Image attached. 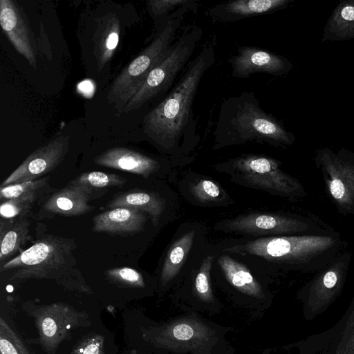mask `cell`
Masks as SVG:
<instances>
[{
  "mask_svg": "<svg viewBox=\"0 0 354 354\" xmlns=\"http://www.w3.org/2000/svg\"><path fill=\"white\" fill-rule=\"evenodd\" d=\"M215 42H207L191 59L165 98L142 118L146 138L168 158L186 164L200 141L193 105L204 75L214 64Z\"/></svg>",
  "mask_w": 354,
  "mask_h": 354,
  "instance_id": "obj_1",
  "label": "cell"
},
{
  "mask_svg": "<svg viewBox=\"0 0 354 354\" xmlns=\"http://www.w3.org/2000/svg\"><path fill=\"white\" fill-rule=\"evenodd\" d=\"M344 241L336 230L230 239L216 245L221 251L241 258L250 266L273 271L317 272L343 252Z\"/></svg>",
  "mask_w": 354,
  "mask_h": 354,
  "instance_id": "obj_2",
  "label": "cell"
},
{
  "mask_svg": "<svg viewBox=\"0 0 354 354\" xmlns=\"http://www.w3.org/2000/svg\"><path fill=\"white\" fill-rule=\"evenodd\" d=\"M213 136L214 150L250 142L286 148L295 140L292 133L261 107L252 91L223 100Z\"/></svg>",
  "mask_w": 354,
  "mask_h": 354,
  "instance_id": "obj_3",
  "label": "cell"
},
{
  "mask_svg": "<svg viewBox=\"0 0 354 354\" xmlns=\"http://www.w3.org/2000/svg\"><path fill=\"white\" fill-rule=\"evenodd\" d=\"M76 248L73 239L37 234L33 245L0 266V271L13 270L10 281L54 280L70 290L92 294L77 268L73 254Z\"/></svg>",
  "mask_w": 354,
  "mask_h": 354,
  "instance_id": "obj_4",
  "label": "cell"
},
{
  "mask_svg": "<svg viewBox=\"0 0 354 354\" xmlns=\"http://www.w3.org/2000/svg\"><path fill=\"white\" fill-rule=\"evenodd\" d=\"M198 2L188 0L156 29L152 41L115 79L107 99L122 113L149 73L164 58L176 39L187 15L196 13Z\"/></svg>",
  "mask_w": 354,
  "mask_h": 354,
  "instance_id": "obj_5",
  "label": "cell"
},
{
  "mask_svg": "<svg viewBox=\"0 0 354 354\" xmlns=\"http://www.w3.org/2000/svg\"><path fill=\"white\" fill-rule=\"evenodd\" d=\"M281 162L270 156L244 154L213 166L230 176L236 184L297 201L306 195L301 183L281 168Z\"/></svg>",
  "mask_w": 354,
  "mask_h": 354,
  "instance_id": "obj_6",
  "label": "cell"
},
{
  "mask_svg": "<svg viewBox=\"0 0 354 354\" xmlns=\"http://www.w3.org/2000/svg\"><path fill=\"white\" fill-rule=\"evenodd\" d=\"M203 35V28L195 24L182 27L164 58L149 73L122 113L140 109L169 93L191 60Z\"/></svg>",
  "mask_w": 354,
  "mask_h": 354,
  "instance_id": "obj_7",
  "label": "cell"
},
{
  "mask_svg": "<svg viewBox=\"0 0 354 354\" xmlns=\"http://www.w3.org/2000/svg\"><path fill=\"white\" fill-rule=\"evenodd\" d=\"M218 231L242 234L248 238L314 234L334 229L312 214L250 212L216 223Z\"/></svg>",
  "mask_w": 354,
  "mask_h": 354,
  "instance_id": "obj_8",
  "label": "cell"
},
{
  "mask_svg": "<svg viewBox=\"0 0 354 354\" xmlns=\"http://www.w3.org/2000/svg\"><path fill=\"white\" fill-rule=\"evenodd\" d=\"M23 309L32 317L39 335L33 342L47 354H55L63 341L70 340L73 330L91 324L88 313L64 302L37 306L28 301Z\"/></svg>",
  "mask_w": 354,
  "mask_h": 354,
  "instance_id": "obj_9",
  "label": "cell"
},
{
  "mask_svg": "<svg viewBox=\"0 0 354 354\" xmlns=\"http://www.w3.org/2000/svg\"><path fill=\"white\" fill-rule=\"evenodd\" d=\"M314 162L326 195L337 211L354 217V151L321 148L316 151Z\"/></svg>",
  "mask_w": 354,
  "mask_h": 354,
  "instance_id": "obj_10",
  "label": "cell"
},
{
  "mask_svg": "<svg viewBox=\"0 0 354 354\" xmlns=\"http://www.w3.org/2000/svg\"><path fill=\"white\" fill-rule=\"evenodd\" d=\"M351 253L343 251L324 268L315 272L298 292L304 317L311 321L323 313L341 295L346 283Z\"/></svg>",
  "mask_w": 354,
  "mask_h": 354,
  "instance_id": "obj_11",
  "label": "cell"
},
{
  "mask_svg": "<svg viewBox=\"0 0 354 354\" xmlns=\"http://www.w3.org/2000/svg\"><path fill=\"white\" fill-rule=\"evenodd\" d=\"M207 229L196 222L183 223L178 227L167 247L160 270L162 287L189 272L208 244Z\"/></svg>",
  "mask_w": 354,
  "mask_h": 354,
  "instance_id": "obj_12",
  "label": "cell"
},
{
  "mask_svg": "<svg viewBox=\"0 0 354 354\" xmlns=\"http://www.w3.org/2000/svg\"><path fill=\"white\" fill-rule=\"evenodd\" d=\"M296 346L299 354H354V292L345 313L333 326Z\"/></svg>",
  "mask_w": 354,
  "mask_h": 354,
  "instance_id": "obj_13",
  "label": "cell"
},
{
  "mask_svg": "<svg viewBox=\"0 0 354 354\" xmlns=\"http://www.w3.org/2000/svg\"><path fill=\"white\" fill-rule=\"evenodd\" d=\"M69 136H59L30 153L1 187L37 180L55 169L66 155Z\"/></svg>",
  "mask_w": 354,
  "mask_h": 354,
  "instance_id": "obj_14",
  "label": "cell"
},
{
  "mask_svg": "<svg viewBox=\"0 0 354 354\" xmlns=\"http://www.w3.org/2000/svg\"><path fill=\"white\" fill-rule=\"evenodd\" d=\"M96 165L124 171L148 178L159 171L173 174L180 165L169 158H156L124 147H113L94 159Z\"/></svg>",
  "mask_w": 354,
  "mask_h": 354,
  "instance_id": "obj_15",
  "label": "cell"
},
{
  "mask_svg": "<svg viewBox=\"0 0 354 354\" xmlns=\"http://www.w3.org/2000/svg\"><path fill=\"white\" fill-rule=\"evenodd\" d=\"M232 67L231 75L234 78H247L255 73H267L282 76L293 68L286 57L265 49L242 46L237 53L228 60Z\"/></svg>",
  "mask_w": 354,
  "mask_h": 354,
  "instance_id": "obj_16",
  "label": "cell"
},
{
  "mask_svg": "<svg viewBox=\"0 0 354 354\" xmlns=\"http://www.w3.org/2000/svg\"><path fill=\"white\" fill-rule=\"evenodd\" d=\"M212 331L203 324L193 320H180L164 327L145 330L144 337L156 346L169 349H191L208 344Z\"/></svg>",
  "mask_w": 354,
  "mask_h": 354,
  "instance_id": "obj_17",
  "label": "cell"
},
{
  "mask_svg": "<svg viewBox=\"0 0 354 354\" xmlns=\"http://www.w3.org/2000/svg\"><path fill=\"white\" fill-rule=\"evenodd\" d=\"M0 24L15 48L36 68L37 49L33 35L19 6L10 0H0Z\"/></svg>",
  "mask_w": 354,
  "mask_h": 354,
  "instance_id": "obj_18",
  "label": "cell"
},
{
  "mask_svg": "<svg viewBox=\"0 0 354 354\" xmlns=\"http://www.w3.org/2000/svg\"><path fill=\"white\" fill-rule=\"evenodd\" d=\"M292 0H235L208 8L205 15L213 22L234 23L272 13L287 8Z\"/></svg>",
  "mask_w": 354,
  "mask_h": 354,
  "instance_id": "obj_19",
  "label": "cell"
},
{
  "mask_svg": "<svg viewBox=\"0 0 354 354\" xmlns=\"http://www.w3.org/2000/svg\"><path fill=\"white\" fill-rule=\"evenodd\" d=\"M93 192L71 181L44 203L39 216L43 218L50 214L72 216L87 214L95 209L89 204L93 198Z\"/></svg>",
  "mask_w": 354,
  "mask_h": 354,
  "instance_id": "obj_20",
  "label": "cell"
},
{
  "mask_svg": "<svg viewBox=\"0 0 354 354\" xmlns=\"http://www.w3.org/2000/svg\"><path fill=\"white\" fill-rule=\"evenodd\" d=\"M149 217L142 211L116 207L93 217L92 230L112 234H134L145 230Z\"/></svg>",
  "mask_w": 354,
  "mask_h": 354,
  "instance_id": "obj_21",
  "label": "cell"
},
{
  "mask_svg": "<svg viewBox=\"0 0 354 354\" xmlns=\"http://www.w3.org/2000/svg\"><path fill=\"white\" fill-rule=\"evenodd\" d=\"M216 248L215 263L229 284L244 295L257 299H264L263 286L245 263L234 255L221 251L217 247Z\"/></svg>",
  "mask_w": 354,
  "mask_h": 354,
  "instance_id": "obj_22",
  "label": "cell"
},
{
  "mask_svg": "<svg viewBox=\"0 0 354 354\" xmlns=\"http://www.w3.org/2000/svg\"><path fill=\"white\" fill-rule=\"evenodd\" d=\"M107 207H127L147 213L154 227L169 213L167 200L156 192L145 189H133L115 196L106 205Z\"/></svg>",
  "mask_w": 354,
  "mask_h": 354,
  "instance_id": "obj_23",
  "label": "cell"
},
{
  "mask_svg": "<svg viewBox=\"0 0 354 354\" xmlns=\"http://www.w3.org/2000/svg\"><path fill=\"white\" fill-rule=\"evenodd\" d=\"M354 39V0L340 1L327 20L322 41H342Z\"/></svg>",
  "mask_w": 354,
  "mask_h": 354,
  "instance_id": "obj_24",
  "label": "cell"
},
{
  "mask_svg": "<svg viewBox=\"0 0 354 354\" xmlns=\"http://www.w3.org/2000/svg\"><path fill=\"white\" fill-rule=\"evenodd\" d=\"M30 225L28 214L10 225L1 221L0 266L12 259L28 241Z\"/></svg>",
  "mask_w": 354,
  "mask_h": 354,
  "instance_id": "obj_25",
  "label": "cell"
},
{
  "mask_svg": "<svg viewBox=\"0 0 354 354\" xmlns=\"http://www.w3.org/2000/svg\"><path fill=\"white\" fill-rule=\"evenodd\" d=\"M187 185L185 195L201 206H224L232 201L225 190L212 179L200 177L189 181Z\"/></svg>",
  "mask_w": 354,
  "mask_h": 354,
  "instance_id": "obj_26",
  "label": "cell"
},
{
  "mask_svg": "<svg viewBox=\"0 0 354 354\" xmlns=\"http://www.w3.org/2000/svg\"><path fill=\"white\" fill-rule=\"evenodd\" d=\"M216 254V246L207 244L189 272L194 277V290L196 296L205 301L213 300L211 271L214 265Z\"/></svg>",
  "mask_w": 354,
  "mask_h": 354,
  "instance_id": "obj_27",
  "label": "cell"
},
{
  "mask_svg": "<svg viewBox=\"0 0 354 354\" xmlns=\"http://www.w3.org/2000/svg\"><path fill=\"white\" fill-rule=\"evenodd\" d=\"M127 179L115 174L90 171L80 174L72 183L86 187L93 191L113 187H122Z\"/></svg>",
  "mask_w": 354,
  "mask_h": 354,
  "instance_id": "obj_28",
  "label": "cell"
},
{
  "mask_svg": "<svg viewBox=\"0 0 354 354\" xmlns=\"http://www.w3.org/2000/svg\"><path fill=\"white\" fill-rule=\"evenodd\" d=\"M0 354H31L18 334L0 318Z\"/></svg>",
  "mask_w": 354,
  "mask_h": 354,
  "instance_id": "obj_29",
  "label": "cell"
},
{
  "mask_svg": "<svg viewBox=\"0 0 354 354\" xmlns=\"http://www.w3.org/2000/svg\"><path fill=\"white\" fill-rule=\"evenodd\" d=\"M40 193H34L1 202L0 213L2 218L12 219L27 215Z\"/></svg>",
  "mask_w": 354,
  "mask_h": 354,
  "instance_id": "obj_30",
  "label": "cell"
},
{
  "mask_svg": "<svg viewBox=\"0 0 354 354\" xmlns=\"http://www.w3.org/2000/svg\"><path fill=\"white\" fill-rule=\"evenodd\" d=\"M105 275L111 283L122 287L142 288L146 285L142 274L137 270L129 267L107 270Z\"/></svg>",
  "mask_w": 354,
  "mask_h": 354,
  "instance_id": "obj_31",
  "label": "cell"
},
{
  "mask_svg": "<svg viewBox=\"0 0 354 354\" xmlns=\"http://www.w3.org/2000/svg\"><path fill=\"white\" fill-rule=\"evenodd\" d=\"M49 177L47 176L32 181L1 187V201L3 202L34 193H40L46 186Z\"/></svg>",
  "mask_w": 354,
  "mask_h": 354,
  "instance_id": "obj_32",
  "label": "cell"
},
{
  "mask_svg": "<svg viewBox=\"0 0 354 354\" xmlns=\"http://www.w3.org/2000/svg\"><path fill=\"white\" fill-rule=\"evenodd\" d=\"M187 1L188 0H151L147 1L149 13L154 19L156 28L160 27L171 13L186 3Z\"/></svg>",
  "mask_w": 354,
  "mask_h": 354,
  "instance_id": "obj_33",
  "label": "cell"
},
{
  "mask_svg": "<svg viewBox=\"0 0 354 354\" xmlns=\"http://www.w3.org/2000/svg\"><path fill=\"white\" fill-rule=\"evenodd\" d=\"M119 35V21L114 17L109 22L108 28L101 39L102 44L100 45V61L102 65L112 56L118 44Z\"/></svg>",
  "mask_w": 354,
  "mask_h": 354,
  "instance_id": "obj_34",
  "label": "cell"
},
{
  "mask_svg": "<svg viewBox=\"0 0 354 354\" xmlns=\"http://www.w3.org/2000/svg\"><path fill=\"white\" fill-rule=\"evenodd\" d=\"M105 337L97 333L83 337L73 348L70 354H104Z\"/></svg>",
  "mask_w": 354,
  "mask_h": 354,
  "instance_id": "obj_35",
  "label": "cell"
},
{
  "mask_svg": "<svg viewBox=\"0 0 354 354\" xmlns=\"http://www.w3.org/2000/svg\"><path fill=\"white\" fill-rule=\"evenodd\" d=\"M92 86H93V84L90 82L86 81L84 82H81V84L79 85L78 87H79V89L81 90L82 93L88 94L93 91L88 89V87L89 88V87H92Z\"/></svg>",
  "mask_w": 354,
  "mask_h": 354,
  "instance_id": "obj_36",
  "label": "cell"
}]
</instances>
